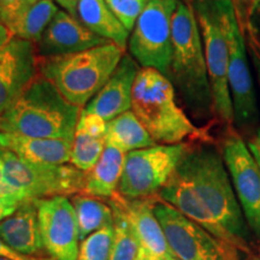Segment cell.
I'll use <instances>...</instances> for the list:
<instances>
[{
	"label": "cell",
	"mask_w": 260,
	"mask_h": 260,
	"mask_svg": "<svg viewBox=\"0 0 260 260\" xmlns=\"http://www.w3.org/2000/svg\"><path fill=\"white\" fill-rule=\"evenodd\" d=\"M183 175L225 232L229 243L249 251L248 229L223 158L216 149L201 146L189 149L178 165Z\"/></svg>",
	"instance_id": "obj_1"
},
{
	"label": "cell",
	"mask_w": 260,
	"mask_h": 260,
	"mask_svg": "<svg viewBox=\"0 0 260 260\" xmlns=\"http://www.w3.org/2000/svg\"><path fill=\"white\" fill-rule=\"evenodd\" d=\"M132 111L152 139L160 145L210 140L206 130L195 125L178 106L174 84L158 70L140 69L133 88Z\"/></svg>",
	"instance_id": "obj_2"
},
{
	"label": "cell",
	"mask_w": 260,
	"mask_h": 260,
	"mask_svg": "<svg viewBox=\"0 0 260 260\" xmlns=\"http://www.w3.org/2000/svg\"><path fill=\"white\" fill-rule=\"evenodd\" d=\"M81 107L68 102L40 74L0 116V132L29 138L74 139Z\"/></svg>",
	"instance_id": "obj_3"
},
{
	"label": "cell",
	"mask_w": 260,
	"mask_h": 260,
	"mask_svg": "<svg viewBox=\"0 0 260 260\" xmlns=\"http://www.w3.org/2000/svg\"><path fill=\"white\" fill-rule=\"evenodd\" d=\"M172 50L169 79L195 115L213 111L212 92L203 38L193 5L178 0L172 16Z\"/></svg>",
	"instance_id": "obj_4"
},
{
	"label": "cell",
	"mask_w": 260,
	"mask_h": 260,
	"mask_svg": "<svg viewBox=\"0 0 260 260\" xmlns=\"http://www.w3.org/2000/svg\"><path fill=\"white\" fill-rule=\"evenodd\" d=\"M125 52L112 42L58 57H39V73L68 102L86 107L105 86Z\"/></svg>",
	"instance_id": "obj_5"
},
{
	"label": "cell",
	"mask_w": 260,
	"mask_h": 260,
	"mask_svg": "<svg viewBox=\"0 0 260 260\" xmlns=\"http://www.w3.org/2000/svg\"><path fill=\"white\" fill-rule=\"evenodd\" d=\"M4 181L23 201L83 193L87 172L73 164H32L0 147Z\"/></svg>",
	"instance_id": "obj_6"
},
{
	"label": "cell",
	"mask_w": 260,
	"mask_h": 260,
	"mask_svg": "<svg viewBox=\"0 0 260 260\" xmlns=\"http://www.w3.org/2000/svg\"><path fill=\"white\" fill-rule=\"evenodd\" d=\"M189 149V144L184 142L129 152L117 191L130 200L154 197L168 183Z\"/></svg>",
	"instance_id": "obj_7"
},
{
	"label": "cell",
	"mask_w": 260,
	"mask_h": 260,
	"mask_svg": "<svg viewBox=\"0 0 260 260\" xmlns=\"http://www.w3.org/2000/svg\"><path fill=\"white\" fill-rule=\"evenodd\" d=\"M195 16L203 38L205 60L212 92L213 112L228 124L235 121L229 88V47L214 0H195Z\"/></svg>",
	"instance_id": "obj_8"
},
{
	"label": "cell",
	"mask_w": 260,
	"mask_h": 260,
	"mask_svg": "<svg viewBox=\"0 0 260 260\" xmlns=\"http://www.w3.org/2000/svg\"><path fill=\"white\" fill-rule=\"evenodd\" d=\"M229 47V88L234 116L240 125H249L258 117L254 87L248 68L241 22L233 0H214Z\"/></svg>",
	"instance_id": "obj_9"
},
{
	"label": "cell",
	"mask_w": 260,
	"mask_h": 260,
	"mask_svg": "<svg viewBox=\"0 0 260 260\" xmlns=\"http://www.w3.org/2000/svg\"><path fill=\"white\" fill-rule=\"evenodd\" d=\"M178 0H149L130 34V56L169 77L172 50V16Z\"/></svg>",
	"instance_id": "obj_10"
},
{
	"label": "cell",
	"mask_w": 260,
	"mask_h": 260,
	"mask_svg": "<svg viewBox=\"0 0 260 260\" xmlns=\"http://www.w3.org/2000/svg\"><path fill=\"white\" fill-rule=\"evenodd\" d=\"M153 211L177 260H237L236 248L219 241L159 198Z\"/></svg>",
	"instance_id": "obj_11"
},
{
	"label": "cell",
	"mask_w": 260,
	"mask_h": 260,
	"mask_svg": "<svg viewBox=\"0 0 260 260\" xmlns=\"http://www.w3.org/2000/svg\"><path fill=\"white\" fill-rule=\"evenodd\" d=\"M223 160L225 164L237 200L245 218L260 237V169L245 141L230 133L223 142Z\"/></svg>",
	"instance_id": "obj_12"
},
{
	"label": "cell",
	"mask_w": 260,
	"mask_h": 260,
	"mask_svg": "<svg viewBox=\"0 0 260 260\" xmlns=\"http://www.w3.org/2000/svg\"><path fill=\"white\" fill-rule=\"evenodd\" d=\"M39 228L44 247L54 260L79 258V224L68 197L37 200Z\"/></svg>",
	"instance_id": "obj_13"
},
{
	"label": "cell",
	"mask_w": 260,
	"mask_h": 260,
	"mask_svg": "<svg viewBox=\"0 0 260 260\" xmlns=\"http://www.w3.org/2000/svg\"><path fill=\"white\" fill-rule=\"evenodd\" d=\"M157 199L151 197L130 200L117 191L107 200L110 206L121 211L128 219L141 248L142 260H175L164 230L154 214Z\"/></svg>",
	"instance_id": "obj_14"
},
{
	"label": "cell",
	"mask_w": 260,
	"mask_h": 260,
	"mask_svg": "<svg viewBox=\"0 0 260 260\" xmlns=\"http://www.w3.org/2000/svg\"><path fill=\"white\" fill-rule=\"evenodd\" d=\"M37 45L14 38L0 51V116L38 77Z\"/></svg>",
	"instance_id": "obj_15"
},
{
	"label": "cell",
	"mask_w": 260,
	"mask_h": 260,
	"mask_svg": "<svg viewBox=\"0 0 260 260\" xmlns=\"http://www.w3.org/2000/svg\"><path fill=\"white\" fill-rule=\"evenodd\" d=\"M105 44H109V41L84 27L76 16L70 15L64 10H58L37 45V52L39 57H58Z\"/></svg>",
	"instance_id": "obj_16"
},
{
	"label": "cell",
	"mask_w": 260,
	"mask_h": 260,
	"mask_svg": "<svg viewBox=\"0 0 260 260\" xmlns=\"http://www.w3.org/2000/svg\"><path fill=\"white\" fill-rule=\"evenodd\" d=\"M140 69L134 58L124 53L110 80L83 109L106 122L132 110L133 88Z\"/></svg>",
	"instance_id": "obj_17"
},
{
	"label": "cell",
	"mask_w": 260,
	"mask_h": 260,
	"mask_svg": "<svg viewBox=\"0 0 260 260\" xmlns=\"http://www.w3.org/2000/svg\"><path fill=\"white\" fill-rule=\"evenodd\" d=\"M159 199L171 205L172 207L180 211L183 216L193 220L194 223L199 224L201 228L207 230L211 235L218 239L219 241L232 246L223 228L219 225L211 211L200 199L190 182L177 170L159 191Z\"/></svg>",
	"instance_id": "obj_18"
},
{
	"label": "cell",
	"mask_w": 260,
	"mask_h": 260,
	"mask_svg": "<svg viewBox=\"0 0 260 260\" xmlns=\"http://www.w3.org/2000/svg\"><path fill=\"white\" fill-rule=\"evenodd\" d=\"M0 147L32 164L63 165L70 162L73 140L29 138L0 132Z\"/></svg>",
	"instance_id": "obj_19"
},
{
	"label": "cell",
	"mask_w": 260,
	"mask_h": 260,
	"mask_svg": "<svg viewBox=\"0 0 260 260\" xmlns=\"http://www.w3.org/2000/svg\"><path fill=\"white\" fill-rule=\"evenodd\" d=\"M0 239L15 251L31 255L45 248L39 228L37 200L24 201L18 210L0 223Z\"/></svg>",
	"instance_id": "obj_20"
},
{
	"label": "cell",
	"mask_w": 260,
	"mask_h": 260,
	"mask_svg": "<svg viewBox=\"0 0 260 260\" xmlns=\"http://www.w3.org/2000/svg\"><path fill=\"white\" fill-rule=\"evenodd\" d=\"M76 17L98 37L112 42L125 52L130 31L119 22L105 0H80Z\"/></svg>",
	"instance_id": "obj_21"
},
{
	"label": "cell",
	"mask_w": 260,
	"mask_h": 260,
	"mask_svg": "<svg viewBox=\"0 0 260 260\" xmlns=\"http://www.w3.org/2000/svg\"><path fill=\"white\" fill-rule=\"evenodd\" d=\"M125 155V152L115 146L106 145L95 167L87 172L83 193L106 199H110L116 194L124 169Z\"/></svg>",
	"instance_id": "obj_22"
},
{
	"label": "cell",
	"mask_w": 260,
	"mask_h": 260,
	"mask_svg": "<svg viewBox=\"0 0 260 260\" xmlns=\"http://www.w3.org/2000/svg\"><path fill=\"white\" fill-rule=\"evenodd\" d=\"M58 10L53 0H28L9 29L15 38L38 45Z\"/></svg>",
	"instance_id": "obj_23"
},
{
	"label": "cell",
	"mask_w": 260,
	"mask_h": 260,
	"mask_svg": "<svg viewBox=\"0 0 260 260\" xmlns=\"http://www.w3.org/2000/svg\"><path fill=\"white\" fill-rule=\"evenodd\" d=\"M105 141L125 153L157 145L132 110L107 122Z\"/></svg>",
	"instance_id": "obj_24"
},
{
	"label": "cell",
	"mask_w": 260,
	"mask_h": 260,
	"mask_svg": "<svg viewBox=\"0 0 260 260\" xmlns=\"http://www.w3.org/2000/svg\"><path fill=\"white\" fill-rule=\"evenodd\" d=\"M79 224V240L81 242L90 234L109 225H113V212L109 204L99 198L80 193L71 198Z\"/></svg>",
	"instance_id": "obj_25"
},
{
	"label": "cell",
	"mask_w": 260,
	"mask_h": 260,
	"mask_svg": "<svg viewBox=\"0 0 260 260\" xmlns=\"http://www.w3.org/2000/svg\"><path fill=\"white\" fill-rule=\"evenodd\" d=\"M113 212V240L111 260H142L141 248L132 226L121 211L111 207Z\"/></svg>",
	"instance_id": "obj_26"
},
{
	"label": "cell",
	"mask_w": 260,
	"mask_h": 260,
	"mask_svg": "<svg viewBox=\"0 0 260 260\" xmlns=\"http://www.w3.org/2000/svg\"><path fill=\"white\" fill-rule=\"evenodd\" d=\"M105 146V139L95 138L81 130H75L70 162L75 168L89 172L102 157Z\"/></svg>",
	"instance_id": "obj_27"
},
{
	"label": "cell",
	"mask_w": 260,
	"mask_h": 260,
	"mask_svg": "<svg viewBox=\"0 0 260 260\" xmlns=\"http://www.w3.org/2000/svg\"><path fill=\"white\" fill-rule=\"evenodd\" d=\"M115 228L109 225L90 234L81 242L77 260H111Z\"/></svg>",
	"instance_id": "obj_28"
},
{
	"label": "cell",
	"mask_w": 260,
	"mask_h": 260,
	"mask_svg": "<svg viewBox=\"0 0 260 260\" xmlns=\"http://www.w3.org/2000/svg\"><path fill=\"white\" fill-rule=\"evenodd\" d=\"M119 22L132 32L149 0H105Z\"/></svg>",
	"instance_id": "obj_29"
},
{
	"label": "cell",
	"mask_w": 260,
	"mask_h": 260,
	"mask_svg": "<svg viewBox=\"0 0 260 260\" xmlns=\"http://www.w3.org/2000/svg\"><path fill=\"white\" fill-rule=\"evenodd\" d=\"M236 10H237V15H239L240 22H241L247 53L249 54V58H251L252 64L253 67H254L256 76H258V80H259V84H260V34L254 23H253L252 18L249 17V15H247L243 17L241 12H240V10L237 9V5H236Z\"/></svg>",
	"instance_id": "obj_30"
},
{
	"label": "cell",
	"mask_w": 260,
	"mask_h": 260,
	"mask_svg": "<svg viewBox=\"0 0 260 260\" xmlns=\"http://www.w3.org/2000/svg\"><path fill=\"white\" fill-rule=\"evenodd\" d=\"M76 130H81V132H84L87 133V134L95 136V138L105 139L107 122L99 115L90 113L82 109V111H81L79 117V122H77Z\"/></svg>",
	"instance_id": "obj_31"
},
{
	"label": "cell",
	"mask_w": 260,
	"mask_h": 260,
	"mask_svg": "<svg viewBox=\"0 0 260 260\" xmlns=\"http://www.w3.org/2000/svg\"><path fill=\"white\" fill-rule=\"evenodd\" d=\"M27 2L28 0H0V21L9 27Z\"/></svg>",
	"instance_id": "obj_32"
},
{
	"label": "cell",
	"mask_w": 260,
	"mask_h": 260,
	"mask_svg": "<svg viewBox=\"0 0 260 260\" xmlns=\"http://www.w3.org/2000/svg\"><path fill=\"white\" fill-rule=\"evenodd\" d=\"M23 203L15 195H0V223L12 216Z\"/></svg>",
	"instance_id": "obj_33"
},
{
	"label": "cell",
	"mask_w": 260,
	"mask_h": 260,
	"mask_svg": "<svg viewBox=\"0 0 260 260\" xmlns=\"http://www.w3.org/2000/svg\"><path fill=\"white\" fill-rule=\"evenodd\" d=\"M0 258L9 259V260H54V259H46V258H39V256H31L22 254L14 248H11L9 245L0 239Z\"/></svg>",
	"instance_id": "obj_34"
},
{
	"label": "cell",
	"mask_w": 260,
	"mask_h": 260,
	"mask_svg": "<svg viewBox=\"0 0 260 260\" xmlns=\"http://www.w3.org/2000/svg\"><path fill=\"white\" fill-rule=\"evenodd\" d=\"M247 147H248L249 152L254 158V160L260 169V129L255 133L254 136L249 140L248 144H247Z\"/></svg>",
	"instance_id": "obj_35"
},
{
	"label": "cell",
	"mask_w": 260,
	"mask_h": 260,
	"mask_svg": "<svg viewBox=\"0 0 260 260\" xmlns=\"http://www.w3.org/2000/svg\"><path fill=\"white\" fill-rule=\"evenodd\" d=\"M14 38V34L10 30L8 25H5L2 21H0V51H2Z\"/></svg>",
	"instance_id": "obj_36"
},
{
	"label": "cell",
	"mask_w": 260,
	"mask_h": 260,
	"mask_svg": "<svg viewBox=\"0 0 260 260\" xmlns=\"http://www.w3.org/2000/svg\"><path fill=\"white\" fill-rule=\"evenodd\" d=\"M54 2H56L57 5L61 6L64 11L69 12L73 16H76L77 5H79L80 0H54Z\"/></svg>",
	"instance_id": "obj_37"
},
{
	"label": "cell",
	"mask_w": 260,
	"mask_h": 260,
	"mask_svg": "<svg viewBox=\"0 0 260 260\" xmlns=\"http://www.w3.org/2000/svg\"><path fill=\"white\" fill-rule=\"evenodd\" d=\"M0 195H15V197H18L17 194L15 193L14 190L10 188L8 184L5 183L4 181V175H3V168H2V162H0ZM19 198V197H18ZM21 199V198H19ZM22 200V199H21ZM23 201V200H22Z\"/></svg>",
	"instance_id": "obj_38"
},
{
	"label": "cell",
	"mask_w": 260,
	"mask_h": 260,
	"mask_svg": "<svg viewBox=\"0 0 260 260\" xmlns=\"http://www.w3.org/2000/svg\"><path fill=\"white\" fill-rule=\"evenodd\" d=\"M251 2H252V8H256V5L259 4L260 0H251Z\"/></svg>",
	"instance_id": "obj_39"
},
{
	"label": "cell",
	"mask_w": 260,
	"mask_h": 260,
	"mask_svg": "<svg viewBox=\"0 0 260 260\" xmlns=\"http://www.w3.org/2000/svg\"><path fill=\"white\" fill-rule=\"evenodd\" d=\"M256 9H258V11H260V3L258 5H256Z\"/></svg>",
	"instance_id": "obj_40"
},
{
	"label": "cell",
	"mask_w": 260,
	"mask_h": 260,
	"mask_svg": "<svg viewBox=\"0 0 260 260\" xmlns=\"http://www.w3.org/2000/svg\"><path fill=\"white\" fill-rule=\"evenodd\" d=\"M0 260H9V259H4V258H0Z\"/></svg>",
	"instance_id": "obj_41"
},
{
	"label": "cell",
	"mask_w": 260,
	"mask_h": 260,
	"mask_svg": "<svg viewBox=\"0 0 260 260\" xmlns=\"http://www.w3.org/2000/svg\"><path fill=\"white\" fill-rule=\"evenodd\" d=\"M175 260H177V259H175Z\"/></svg>",
	"instance_id": "obj_42"
}]
</instances>
